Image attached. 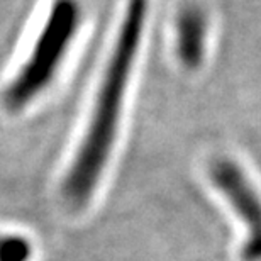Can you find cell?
Wrapping results in <instances>:
<instances>
[{
  "label": "cell",
  "mask_w": 261,
  "mask_h": 261,
  "mask_svg": "<svg viewBox=\"0 0 261 261\" xmlns=\"http://www.w3.org/2000/svg\"><path fill=\"white\" fill-rule=\"evenodd\" d=\"M148 9L149 0H127L126 4L83 141L63 181V195L73 207H83L90 200L111 158L133 66L143 41Z\"/></svg>",
  "instance_id": "1"
},
{
  "label": "cell",
  "mask_w": 261,
  "mask_h": 261,
  "mask_svg": "<svg viewBox=\"0 0 261 261\" xmlns=\"http://www.w3.org/2000/svg\"><path fill=\"white\" fill-rule=\"evenodd\" d=\"M78 0H55L29 56L9 82L4 103L9 111H20L38 98L51 83L80 28Z\"/></svg>",
  "instance_id": "2"
},
{
  "label": "cell",
  "mask_w": 261,
  "mask_h": 261,
  "mask_svg": "<svg viewBox=\"0 0 261 261\" xmlns=\"http://www.w3.org/2000/svg\"><path fill=\"white\" fill-rule=\"evenodd\" d=\"M211 180L236 229V261H261V192L234 160L217 158Z\"/></svg>",
  "instance_id": "3"
},
{
  "label": "cell",
  "mask_w": 261,
  "mask_h": 261,
  "mask_svg": "<svg viewBox=\"0 0 261 261\" xmlns=\"http://www.w3.org/2000/svg\"><path fill=\"white\" fill-rule=\"evenodd\" d=\"M176 43L178 56L187 66H197L202 61L205 44L207 24L197 9H187L180 14L176 22Z\"/></svg>",
  "instance_id": "4"
},
{
  "label": "cell",
  "mask_w": 261,
  "mask_h": 261,
  "mask_svg": "<svg viewBox=\"0 0 261 261\" xmlns=\"http://www.w3.org/2000/svg\"><path fill=\"white\" fill-rule=\"evenodd\" d=\"M31 244L20 236H0V261H29Z\"/></svg>",
  "instance_id": "5"
}]
</instances>
